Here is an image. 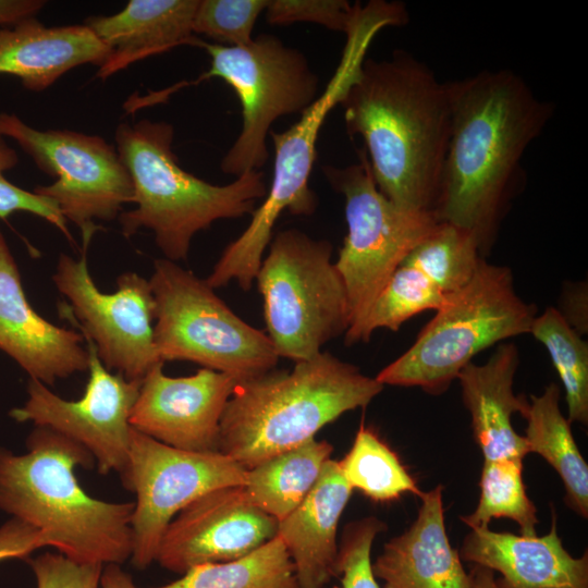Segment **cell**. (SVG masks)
<instances>
[{
	"label": "cell",
	"instance_id": "obj_1",
	"mask_svg": "<svg viewBox=\"0 0 588 588\" xmlns=\"http://www.w3.org/2000/svg\"><path fill=\"white\" fill-rule=\"evenodd\" d=\"M449 86L450 137L432 212L475 235L483 253L523 180L522 158L554 107L509 70L481 71Z\"/></svg>",
	"mask_w": 588,
	"mask_h": 588
},
{
	"label": "cell",
	"instance_id": "obj_2",
	"mask_svg": "<svg viewBox=\"0 0 588 588\" xmlns=\"http://www.w3.org/2000/svg\"><path fill=\"white\" fill-rule=\"evenodd\" d=\"M339 105L359 135L378 189L394 205L431 211L451 128L449 82L403 50L366 59Z\"/></svg>",
	"mask_w": 588,
	"mask_h": 588
},
{
	"label": "cell",
	"instance_id": "obj_3",
	"mask_svg": "<svg viewBox=\"0 0 588 588\" xmlns=\"http://www.w3.org/2000/svg\"><path fill=\"white\" fill-rule=\"evenodd\" d=\"M26 453L0 448V510L39 530L48 547L77 562L123 564L132 554L134 502H106L87 494L75 476L93 467L79 443L35 427Z\"/></svg>",
	"mask_w": 588,
	"mask_h": 588
},
{
	"label": "cell",
	"instance_id": "obj_4",
	"mask_svg": "<svg viewBox=\"0 0 588 588\" xmlns=\"http://www.w3.org/2000/svg\"><path fill=\"white\" fill-rule=\"evenodd\" d=\"M376 378L330 353L241 381L220 421L219 452L246 470L311 439L382 390Z\"/></svg>",
	"mask_w": 588,
	"mask_h": 588
},
{
	"label": "cell",
	"instance_id": "obj_5",
	"mask_svg": "<svg viewBox=\"0 0 588 588\" xmlns=\"http://www.w3.org/2000/svg\"><path fill=\"white\" fill-rule=\"evenodd\" d=\"M174 128L163 121L122 122L115 128V148L134 189L136 207L119 216L125 237L139 229L171 261L186 260L196 233L220 219L253 213L264 199V173L253 170L226 185L210 184L185 171L172 149Z\"/></svg>",
	"mask_w": 588,
	"mask_h": 588
},
{
	"label": "cell",
	"instance_id": "obj_6",
	"mask_svg": "<svg viewBox=\"0 0 588 588\" xmlns=\"http://www.w3.org/2000/svg\"><path fill=\"white\" fill-rule=\"evenodd\" d=\"M536 316V307L517 294L511 270L482 258L469 282L449 296L412 346L376 379L442 394L477 354L530 333Z\"/></svg>",
	"mask_w": 588,
	"mask_h": 588
},
{
	"label": "cell",
	"instance_id": "obj_7",
	"mask_svg": "<svg viewBox=\"0 0 588 588\" xmlns=\"http://www.w3.org/2000/svg\"><path fill=\"white\" fill-rule=\"evenodd\" d=\"M373 33L357 25L346 34L341 61L314 103L289 130L270 132L274 146L273 175L260 206L255 208L244 232L221 254L205 279L213 289L235 280L248 291L260 268L274 224L283 211L310 216L317 199L308 181L316 159V143L329 112L340 102L364 61Z\"/></svg>",
	"mask_w": 588,
	"mask_h": 588
},
{
	"label": "cell",
	"instance_id": "obj_8",
	"mask_svg": "<svg viewBox=\"0 0 588 588\" xmlns=\"http://www.w3.org/2000/svg\"><path fill=\"white\" fill-rule=\"evenodd\" d=\"M333 247L297 229L278 232L256 274L267 335L279 357L310 359L350 327L348 299Z\"/></svg>",
	"mask_w": 588,
	"mask_h": 588
},
{
	"label": "cell",
	"instance_id": "obj_9",
	"mask_svg": "<svg viewBox=\"0 0 588 588\" xmlns=\"http://www.w3.org/2000/svg\"><path fill=\"white\" fill-rule=\"evenodd\" d=\"M149 283L161 362L187 360L240 381L275 368L279 356L269 336L232 311L205 279L161 258Z\"/></svg>",
	"mask_w": 588,
	"mask_h": 588
},
{
	"label": "cell",
	"instance_id": "obj_10",
	"mask_svg": "<svg viewBox=\"0 0 588 588\" xmlns=\"http://www.w3.org/2000/svg\"><path fill=\"white\" fill-rule=\"evenodd\" d=\"M359 162L324 166L330 185L344 196L347 234L334 262L345 286L350 327L345 343L362 342L377 297L411 250L439 223L431 211L403 209L377 187L364 150Z\"/></svg>",
	"mask_w": 588,
	"mask_h": 588
},
{
	"label": "cell",
	"instance_id": "obj_11",
	"mask_svg": "<svg viewBox=\"0 0 588 588\" xmlns=\"http://www.w3.org/2000/svg\"><path fill=\"white\" fill-rule=\"evenodd\" d=\"M210 56V66L191 84L221 78L237 95L242 108L238 136L221 161V171L240 176L260 169L268 159L267 135L279 118L303 113L318 98V76L306 57L272 35L232 47L197 40Z\"/></svg>",
	"mask_w": 588,
	"mask_h": 588
},
{
	"label": "cell",
	"instance_id": "obj_12",
	"mask_svg": "<svg viewBox=\"0 0 588 588\" xmlns=\"http://www.w3.org/2000/svg\"><path fill=\"white\" fill-rule=\"evenodd\" d=\"M0 135L13 139L36 167L54 177L34 193L52 199L62 216L93 236L134 201L131 176L115 146L101 136L70 130H37L14 113L0 112Z\"/></svg>",
	"mask_w": 588,
	"mask_h": 588
},
{
	"label": "cell",
	"instance_id": "obj_13",
	"mask_svg": "<svg viewBox=\"0 0 588 588\" xmlns=\"http://www.w3.org/2000/svg\"><path fill=\"white\" fill-rule=\"evenodd\" d=\"M246 469L221 452H191L163 444L132 429L125 489L136 494L132 515L131 562L147 568L175 515L215 489L244 486Z\"/></svg>",
	"mask_w": 588,
	"mask_h": 588
},
{
	"label": "cell",
	"instance_id": "obj_14",
	"mask_svg": "<svg viewBox=\"0 0 588 588\" xmlns=\"http://www.w3.org/2000/svg\"><path fill=\"white\" fill-rule=\"evenodd\" d=\"M83 241L81 257L61 254L52 275L56 287L70 302L62 311L91 340L107 369L140 381L163 363L154 343L156 304L149 280L127 271L118 277L113 293L99 291L87 267L91 237Z\"/></svg>",
	"mask_w": 588,
	"mask_h": 588
},
{
	"label": "cell",
	"instance_id": "obj_15",
	"mask_svg": "<svg viewBox=\"0 0 588 588\" xmlns=\"http://www.w3.org/2000/svg\"><path fill=\"white\" fill-rule=\"evenodd\" d=\"M88 352V381L84 395L64 400L35 379L27 383V400L10 411L17 422L32 421L50 428L83 445L94 457L98 471L120 475L126 467L131 433L130 415L142 380L111 373L99 359L95 344L83 336Z\"/></svg>",
	"mask_w": 588,
	"mask_h": 588
},
{
	"label": "cell",
	"instance_id": "obj_16",
	"mask_svg": "<svg viewBox=\"0 0 588 588\" xmlns=\"http://www.w3.org/2000/svg\"><path fill=\"white\" fill-rule=\"evenodd\" d=\"M278 520L253 505L243 486L209 491L168 525L156 562L184 574L194 566L236 560L277 536Z\"/></svg>",
	"mask_w": 588,
	"mask_h": 588
},
{
	"label": "cell",
	"instance_id": "obj_17",
	"mask_svg": "<svg viewBox=\"0 0 588 588\" xmlns=\"http://www.w3.org/2000/svg\"><path fill=\"white\" fill-rule=\"evenodd\" d=\"M163 364L156 365L142 380L131 426L175 449L219 452L221 417L241 381L208 368L188 377H169Z\"/></svg>",
	"mask_w": 588,
	"mask_h": 588
},
{
	"label": "cell",
	"instance_id": "obj_18",
	"mask_svg": "<svg viewBox=\"0 0 588 588\" xmlns=\"http://www.w3.org/2000/svg\"><path fill=\"white\" fill-rule=\"evenodd\" d=\"M83 335L54 326L28 303L16 261L0 228V350L46 385L88 370Z\"/></svg>",
	"mask_w": 588,
	"mask_h": 588
},
{
	"label": "cell",
	"instance_id": "obj_19",
	"mask_svg": "<svg viewBox=\"0 0 588 588\" xmlns=\"http://www.w3.org/2000/svg\"><path fill=\"white\" fill-rule=\"evenodd\" d=\"M460 556L499 573V588H588L587 551L571 555L558 535L556 516L551 529L538 537L470 529L463 540Z\"/></svg>",
	"mask_w": 588,
	"mask_h": 588
},
{
	"label": "cell",
	"instance_id": "obj_20",
	"mask_svg": "<svg viewBox=\"0 0 588 588\" xmlns=\"http://www.w3.org/2000/svg\"><path fill=\"white\" fill-rule=\"evenodd\" d=\"M442 492V486L421 491L414 523L389 540L372 563L383 588H470L469 574L449 541Z\"/></svg>",
	"mask_w": 588,
	"mask_h": 588
},
{
	"label": "cell",
	"instance_id": "obj_21",
	"mask_svg": "<svg viewBox=\"0 0 588 588\" xmlns=\"http://www.w3.org/2000/svg\"><path fill=\"white\" fill-rule=\"evenodd\" d=\"M519 356L515 344L500 343L482 365L469 363L458 373L464 406L470 415L474 439L485 461L524 458L529 453L524 436L512 424L522 416L528 400L514 393Z\"/></svg>",
	"mask_w": 588,
	"mask_h": 588
},
{
	"label": "cell",
	"instance_id": "obj_22",
	"mask_svg": "<svg viewBox=\"0 0 588 588\" xmlns=\"http://www.w3.org/2000/svg\"><path fill=\"white\" fill-rule=\"evenodd\" d=\"M199 0H131L118 13L85 21L109 49L96 76L107 79L131 64L182 45L195 46L193 21Z\"/></svg>",
	"mask_w": 588,
	"mask_h": 588
},
{
	"label": "cell",
	"instance_id": "obj_23",
	"mask_svg": "<svg viewBox=\"0 0 588 588\" xmlns=\"http://www.w3.org/2000/svg\"><path fill=\"white\" fill-rule=\"evenodd\" d=\"M109 49L85 24L47 27L35 17L0 27V75L39 93L74 68L101 66Z\"/></svg>",
	"mask_w": 588,
	"mask_h": 588
},
{
	"label": "cell",
	"instance_id": "obj_24",
	"mask_svg": "<svg viewBox=\"0 0 588 588\" xmlns=\"http://www.w3.org/2000/svg\"><path fill=\"white\" fill-rule=\"evenodd\" d=\"M352 491L339 462L329 458L305 500L278 522L299 588H323L334 577L338 525Z\"/></svg>",
	"mask_w": 588,
	"mask_h": 588
},
{
	"label": "cell",
	"instance_id": "obj_25",
	"mask_svg": "<svg viewBox=\"0 0 588 588\" xmlns=\"http://www.w3.org/2000/svg\"><path fill=\"white\" fill-rule=\"evenodd\" d=\"M561 391L550 383L540 395H531L523 417L527 420L528 452L544 458L559 474L565 503L584 518L588 516V465L573 437L571 422L560 408Z\"/></svg>",
	"mask_w": 588,
	"mask_h": 588
},
{
	"label": "cell",
	"instance_id": "obj_26",
	"mask_svg": "<svg viewBox=\"0 0 588 588\" xmlns=\"http://www.w3.org/2000/svg\"><path fill=\"white\" fill-rule=\"evenodd\" d=\"M333 446L311 439L246 471L243 490L256 507L281 522L308 495Z\"/></svg>",
	"mask_w": 588,
	"mask_h": 588
},
{
	"label": "cell",
	"instance_id": "obj_27",
	"mask_svg": "<svg viewBox=\"0 0 588 588\" xmlns=\"http://www.w3.org/2000/svg\"><path fill=\"white\" fill-rule=\"evenodd\" d=\"M151 588H299V586L289 551L275 536L245 556L194 566L181 578Z\"/></svg>",
	"mask_w": 588,
	"mask_h": 588
},
{
	"label": "cell",
	"instance_id": "obj_28",
	"mask_svg": "<svg viewBox=\"0 0 588 588\" xmlns=\"http://www.w3.org/2000/svg\"><path fill=\"white\" fill-rule=\"evenodd\" d=\"M530 334L547 348L565 391L567 419L588 422V344L559 309L537 315Z\"/></svg>",
	"mask_w": 588,
	"mask_h": 588
},
{
	"label": "cell",
	"instance_id": "obj_29",
	"mask_svg": "<svg viewBox=\"0 0 588 588\" xmlns=\"http://www.w3.org/2000/svg\"><path fill=\"white\" fill-rule=\"evenodd\" d=\"M339 465L351 488L373 501H392L406 492L421 493L397 455L364 425Z\"/></svg>",
	"mask_w": 588,
	"mask_h": 588
},
{
	"label": "cell",
	"instance_id": "obj_30",
	"mask_svg": "<svg viewBox=\"0 0 588 588\" xmlns=\"http://www.w3.org/2000/svg\"><path fill=\"white\" fill-rule=\"evenodd\" d=\"M481 259L475 235L439 222L403 261L419 269L450 296L469 282Z\"/></svg>",
	"mask_w": 588,
	"mask_h": 588
},
{
	"label": "cell",
	"instance_id": "obj_31",
	"mask_svg": "<svg viewBox=\"0 0 588 588\" xmlns=\"http://www.w3.org/2000/svg\"><path fill=\"white\" fill-rule=\"evenodd\" d=\"M479 486L477 507L461 517L464 524L487 528L492 518L505 517L518 524L522 535H537V511L526 493L522 458L485 461Z\"/></svg>",
	"mask_w": 588,
	"mask_h": 588
},
{
	"label": "cell",
	"instance_id": "obj_32",
	"mask_svg": "<svg viewBox=\"0 0 588 588\" xmlns=\"http://www.w3.org/2000/svg\"><path fill=\"white\" fill-rule=\"evenodd\" d=\"M448 298L424 272L402 261L373 303L363 328L362 342H367L377 329L396 331L412 317L438 310Z\"/></svg>",
	"mask_w": 588,
	"mask_h": 588
},
{
	"label": "cell",
	"instance_id": "obj_33",
	"mask_svg": "<svg viewBox=\"0 0 588 588\" xmlns=\"http://www.w3.org/2000/svg\"><path fill=\"white\" fill-rule=\"evenodd\" d=\"M269 0H199L193 34H201L219 45L241 47L253 41V29Z\"/></svg>",
	"mask_w": 588,
	"mask_h": 588
},
{
	"label": "cell",
	"instance_id": "obj_34",
	"mask_svg": "<svg viewBox=\"0 0 588 588\" xmlns=\"http://www.w3.org/2000/svg\"><path fill=\"white\" fill-rule=\"evenodd\" d=\"M385 524L369 516L347 524L343 530L334 566L342 588H380L372 572L371 547Z\"/></svg>",
	"mask_w": 588,
	"mask_h": 588
},
{
	"label": "cell",
	"instance_id": "obj_35",
	"mask_svg": "<svg viewBox=\"0 0 588 588\" xmlns=\"http://www.w3.org/2000/svg\"><path fill=\"white\" fill-rule=\"evenodd\" d=\"M360 7L345 0H269L265 13L271 25L309 22L346 34Z\"/></svg>",
	"mask_w": 588,
	"mask_h": 588
},
{
	"label": "cell",
	"instance_id": "obj_36",
	"mask_svg": "<svg viewBox=\"0 0 588 588\" xmlns=\"http://www.w3.org/2000/svg\"><path fill=\"white\" fill-rule=\"evenodd\" d=\"M17 163L16 150L0 135V219L5 220L16 211L29 212L45 219L72 241L66 220L52 199L26 191L7 179L4 173Z\"/></svg>",
	"mask_w": 588,
	"mask_h": 588
},
{
	"label": "cell",
	"instance_id": "obj_37",
	"mask_svg": "<svg viewBox=\"0 0 588 588\" xmlns=\"http://www.w3.org/2000/svg\"><path fill=\"white\" fill-rule=\"evenodd\" d=\"M28 563L36 578V588H100L105 566L77 562L51 552L29 559Z\"/></svg>",
	"mask_w": 588,
	"mask_h": 588
},
{
	"label": "cell",
	"instance_id": "obj_38",
	"mask_svg": "<svg viewBox=\"0 0 588 588\" xmlns=\"http://www.w3.org/2000/svg\"><path fill=\"white\" fill-rule=\"evenodd\" d=\"M42 547L47 543L41 532L25 522L12 517L0 526V562L26 559Z\"/></svg>",
	"mask_w": 588,
	"mask_h": 588
},
{
	"label": "cell",
	"instance_id": "obj_39",
	"mask_svg": "<svg viewBox=\"0 0 588 588\" xmlns=\"http://www.w3.org/2000/svg\"><path fill=\"white\" fill-rule=\"evenodd\" d=\"M45 5L44 0H0V27L35 17Z\"/></svg>",
	"mask_w": 588,
	"mask_h": 588
},
{
	"label": "cell",
	"instance_id": "obj_40",
	"mask_svg": "<svg viewBox=\"0 0 588 588\" xmlns=\"http://www.w3.org/2000/svg\"><path fill=\"white\" fill-rule=\"evenodd\" d=\"M100 588H138L132 576L120 564H107L103 566Z\"/></svg>",
	"mask_w": 588,
	"mask_h": 588
},
{
	"label": "cell",
	"instance_id": "obj_41",
	"mask_svg": "<svg viewBox=\"0 0 588 588\" xmlns=\"http://www.w3.org/2000/svg\"><path fill=\"white\" fill-rule=\"evenodd\" d=\"M468 574L470 588H499L494 573L490 568L473 565Z\"/></svg>",
	"mask_w": 588,
	"mask_h": 588
}]
</instances>
